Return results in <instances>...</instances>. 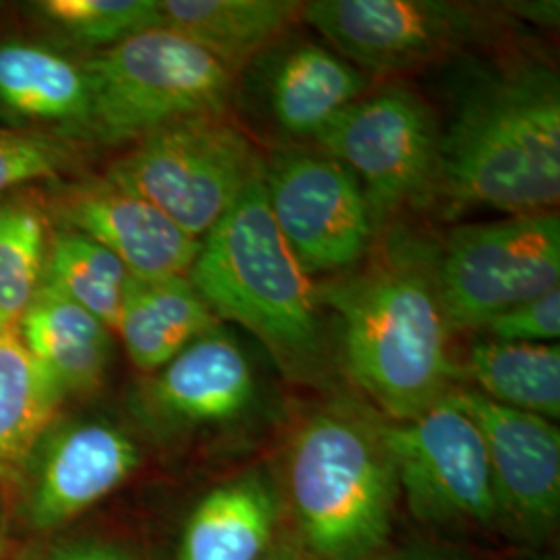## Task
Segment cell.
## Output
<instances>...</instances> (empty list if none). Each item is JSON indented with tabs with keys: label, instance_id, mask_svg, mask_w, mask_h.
<instances>
[{
	"label": "cell",
	"instance_id": "1",
	"mask_svg": "<svg viewBox=\"0 0 560 560\" xmlns=\"http://www.w3.org/2000/svg\"><path fill=\"white\" fill-rule=\"evenodd\" d=\"M339 316L345 374L386 421L418 418L446 399L460 370L436 282V252L393 237L365 266L316 284Z\"/></svg>",
	"mask_w": 560,
	"mask_h": 560
},
{
	"label": "cell",
	"instance_id": "2",
	"mask_svg": "<svg viewBox=\"0 0 560 560\" xmlns=\"http://www.w3.org/2000/svg\"><path fill=\"white\" fill-rule=\"evenodd\" d=\"M436 191L506 217L552 212L560 198V80L515 62L471 83L441 131Z\"/></svg>",
	"mask_w": 560,
	"mask_h": 560
},
{
	"label": "cell",
	"instance_id": "3",
	"mask_svg": "<svg viewBox=\"0 0 560 560\" xmlns=\"http://www.w3.org/2000/svg\"><path fill=\"white\" fill-rule=\"evenodd\" d=\"M187 279L221 322H235L280 370L320 378L328 337L316 284L272 221L261 177L201 240Z\"/></svg>",
	"mask_w": 560,
	"mask_h": 560
},
{
	"label": "cell",
	"instance_id": "4",
	"mask_svg": "<svg viewBox=\"0 0 560 560\" xmlns=\"http://www.w3.org/2000/svg\"><path fill=\"white\" fill-rule=\"evenodd\" d=\"M284 478L307 557L365 560L388 538L399 481L382 420L351 405L307 416L289 442Z\"/></svg>",
	"mask_w": 560,
	"mask_h": 560
},
{
	"label": "cell",
	"instance_id": "5",
	"mask_svg": "<svg viewBox=\"0 0 560 560\" xmlns=\"http://www.w3.org/2000/svg\"><path fill=\"white\" fill-rule=\"evenodd\" d=\"M94 141H138L164 125L224 115L235 73L168 27H150L85 57Z\"/></svg>",
	"mask_w": 560,
	"mask_h": 560
},
{
	"label": "cell",
	"instance_id": "6",
	"mask_svg": "<svg viewBox=\"0 0 560 560\" xmlns=\"http://www.w3.org/2000/svg\"><path fill=\"white\" fill-rule=\"evenodd\" d=\"M261 171L264 159L240 127L224 115H208L164 125L133 141L106 177L203 240Z\"/></svg>",
	"mask_w": 560,
	"mask_h": 560
},
{
	"label": "cell",
	"instance_id": "7",
	"mask_svg": "<svg viewBox=\"0 0 560 560\" xmlns=\"http://www.w3.org/2000/svg\"><path fill=\"white\" fill-rule=\"evenodd\" d=\"M442 310L453 332L488 322L560 287L557 212L457 226L436 252Z\"/></svg>",
	"mask_w": 560,
	"mask_h": 560
},
{
	"label": "cell",
	"instance_id": "8",
	"mask_svg": "<svg viewBox=\"0 0 560 560\" xmlns=\"http://www.w3.org/2000/svg\"><path fill=\"white\" fill-rule=\"evenodd\" d=\"M316 141L358 177L376 229L436 194L441 127L409 88L386 85L363 94Z\"/></svg>",
	"mask_w": 560,
	"mask_h": 560
},
{
	"label": "cell",
	"instance_id": "9",
	"mask_svg": "<svg viewBox=\"0 0 560 560\" xmlns=\"http://www.w3.org/2000/svg\"><path fill=\"white\" fill-rule=\"evenodd\" d=\"M261 183L272 221L310 277H337L368 256L376 222L360 180L339 161L287 145L264 161Z\"/></svg>",
	"mask_w": 560,
	"mask_h": 560
},
{
	"label": "cell",
	"instance_id": "10",
	"mask_svg": "<svg viewBox=\"0 0 560 560\" xmlns=\"http://www.w3.org/2000/svg\"><path fill=\"white\" fill-rule=\"evenodd\" d=\"M382 436L418 520L488 525L499 517L480 428L451 395L413 420H382Z\"/></svg>",
	"mask_w": 560,
	"mask_h": 560
},
{
	"label": "cell",
	"instance_id": "11",
	"mask_svg": "<svg viewBox=\"0 0 560 560\" xmlns=\"http://www.w3.org/2000/svg\"><path fill=\"white\" fill-rule=\"evenodd\" d=\"M301 20L361 73L378 75L453 52L486 25L471 4L444 0H314Z\"/></svg>",
	"mask_w": 560,
	"mask_h": 560
},
{
	"label": "cell",
	"instance_id": "12",
	"mask_svg": "<svg viewBox=\"0 0 560 560\" xmlns=\"http://www.w3.org/2000/svg\"><path fill=\"white\" fill-rule=\"evenodd\" d=\"M140 465L131 436L106 420H57L21 471L23 511L38 532H52L115 492Z\"/></svg>",
	"mask_w": 560,
	"mask_h": 560
},
{
	"label": "cell",
	"instance_id": "13",
	"mask_svg": "<svg viewBox=\"0 0 560 560\" xmlns=\"http://www.w3.org/2000/svg\"><path fill=\"white\" fill-rule=\"evenodd\" d=\"M46 208L52 226L96 241L133 279L187 277L200 252L201 240L106 175L57 185Z\"/></svg>",
	"mask_w": 560,
	"mask_h": 560
},
{
	"label": "cell",
	"instance_id": "14",
	"mask_svg": "<svg viewBox=\"0 0 560 560\" xmlns=\"http://www.w3.org/2000/svg\"><path fill=\"white\" fill-rule=\"evenodd\" d=\"M256 395L249 355L219 326L148 374L136 393V411L148 428L177 434L237 421Z\"/></svg>",
	"mask_w": 560,
	"mask_h": 560
},
{
	"label": "cell",
	"instance_id": "15",
	"mask_svg": "<svg viewBox=\"0 0 560 560\" xmlns=\"http://www.w3.org/2000/svg\"><path fill=\"white\" fill-rule=\"evenodd\" d=\"M451 397L480 428L499 515L541 534L560 513V430L555 421L486 399L478 390Z\"/></svg>",
	"mask_w": 560,
	"mask_h": 560
},
{
	"label": "cell",
	"instance_id": "16",
	"mask_svg": "<svg viewBox=\"0 0 560 560\" xmlns=\"http://www.w3.org/2000/svg\"><path fill=\"white\" fill-rule=\"evenodd\" d=\"M0 122L71 143L94 141L85 57L46 36H0Z\"/></svg>",
	"mask_w": 560,
	"mask_h": 560
},
{
	"label": "cell",
	"instance_id": "17",
	"mask_svg": "<svg viewBox=\"0 0 560 560\" xmlns=\"http://www.w3.org/2000/svg\"><path fill=\"white\" fill-rule=\"evenodd\" d=\"M254 62L264 115L289 140H316L368 88L355 65L318 42L280 38Z\"/></svg>",
	"mask_w": 560,
	"mask_h": 560
},
{
	"label": "cell",
	"instance_id": "18",
	"mask_svg": "<svg viewBox=\"0 0 560 560\" xmlns=\"http://www.w3.org/2000/svg\"><path fill=\"white\" fill-rule=\"evenodd\" d=\"M30 353L57 382L62 397H88L106 378L115 332L94 314L42 284L18 322Z\"/></svg>",
	"mask_w": 560,
	"mask_h": 560
},
{
	"label": "cell",
	"instance_id": "19",
	"mask_svg": "<svg viewBox=\"0 0 560 560\" xmlns=\"http://www.w3.org/2000/svg\"><path fill=\"white\" fill-rule=\"evenodd\" d=\"M219 326L221 320L187 277L131 279L115 335L131 363L143 374H152Z\"/></svg>",
	"mask_w": 560,
	"mask_h": 560
},
{
	"label": "cell",
	"instance_id": "20",
	"mask_svg": "<svg viewBox=\"0 0 560 560\" xmlns=\"http://www.w3.org/2000/svg\"><path fill=\"white\" fill-rule=\"evenodd\" d=\"M301 11L295 0H159L162 27L198 44L235 75L279 42Z\"/></svg>",
	"mask_w": 560,
	"mask_h": 560
},
{
	"label": "cell",
	"instance_id": "21",
	"mask_svg": "<svg viewBox=\"0 0 560 560\" xmlns=\"http://www.w3.org/2000/svg\"><path fill=\"white\" fill-rule=\"evenodd\" d=\"M277 520V497L258 474L222 483L187 520L179 560H264Z\"/></svg>",
	"mask_w": 560,
	"mask_h": 560
},
{
	"label": "cell",
	"instance_id": "22",
	"mask_svg": "<svg viewBox=\"0 0 560 560\" xmlns=\"http://www.w3.org/2000/svg\"><path fill=\"white\" fill-rule=\"evenodd\" d=\"M62 400L18 326H0V483H18L34 446L59 418Z\"/></svg>",
	"mask_w": 560,
	"mask_h": 560
},
{
	"label": "cell",
	"instance_id": "23",
	"mask_svg": "<svg viewBox=\"0 0 560 560\" xmlns=\"http://www.w3.org/2000/svg\"><path fill=\"white\" fill-rule=\"evenodd\" d=\"M465 372L486 399L544 420L560 418L559 342L478 340Z\"/></svg>",
	"mask_w": 560,
	"mask_h": 560
},
{
	"label": "cell",
	"instance_id": "24",
	"mask_svg": "<svg viewBox=\"0 0 560 560\" xmlns=\"http://www.w3.org/2000/svg\"><path fill=\"white\" fill-rule=\"evenodd\" d=\"M52 221L30 187L0 198V326H18L44 284Z\"/></svg>",
	"mask_w": 560,
	"mask_h": 560
},
{
	"label": "cell",
	"instance_id": "25",
	"mask_svg": "<svg viewBox=\"0 0 560 560\" xmlns=\"http://www.w3.org/2000/svg\"><path fill=\"white\" fill-rule=\"evenodd\" d=\"M131 279L122 261L96 241L52 226L44 282L94 314L113 332Z\"/></svg>",
	"mask_w": 560,
	"mask_h": 560
},
{
	"label": "cell",
	"instance_id": "26",
	"mask_svg": "<svg viewBox=\"0 0 560 560\" xmlns=\"http://www.w3.org/2000/svg\"><path fill=\"white\" fill-rule=\"evenodd\" d=\"M46 38L80 52H101L161 25L159 0H38L25 4Z\"/></svg>",
	"mask_w": 560,
	"mask_h": 560
},
{
	"label": "cell",
	"instance_id": "27",
	"mask_svg": "<svg viewBox=\"0 0 560 560\" xmlns=\"http://www.w3.org/2000/svg\"><path fill=\"white\" fill-rule=\"evenodd\" d=\"M78 161L75 143L0 125V198L32 183L57 180Z\"/></svg>",
	"mask_w": 560,
	"mask_h": 560
},
{
	"label": "cell",
	"instance_id": "28",
	"mask_svg": "<svg viewBox=\"0 0 560 560\" xmlns=\"http://www.w3.org/2000/svg\"><path fill=\"white\" fill-rule=\"evenodd\" d=\"M504 342H557L560 337V287L492 318L483 328Z\"/></svg>",
	"mask_w": 560,
	"mask_h": 560
},
{
	"label": "cell",
	"instance_id": "29",
	"mask_svg": "<svg viewBox=\"0 0 560 560\" xmlns=\"http://www.w3.org/2000/svg\"><path fill=\"white\" fill-rule=\"evenodd\" d=\"M46 560H127L117 548L104 544H75L60 548Z\"/></svg>",
	"mask_w": 560,
	"mask_h": 560
},
{
	"label": "cell",
	"instance_id": "30",
	"mask_svg": "<svg viewBox=\"0 0 560 560\" xmlns=\"http://www.w3.org/2000/svg\"><path fill=\"white\" fill-rule=\"evenodd\" d=\"M264 560H314L307 555H303L300 548H293V546H279V548H272Z\"/></svg>",
	"mask_w": 560,
	"mask_h": 560
},
{
	"label": "cell",
	"instance_id": "31",
	"mask_svg": "<svg viewBox=\"0 0 560 560\" xmlns=\"http://www.w3.org/2000/svg\"><path fill=\"white\" fill-rule=\"evenodd\" d=\"M397 560H439L434 559V557H423V555H416V557H405V559Z\"/></svg>",
	"mask_w": 560,
	"mask_h": 560
},
{
	"label": "cell",
	"instance_id": "32",
	"mask_svg": "<svg viewBox=\"0 0 560 560\" xmlns=\"http://www.w3.org/2000/svg\"><path fill=\"white\" fill-rule=\"evenodd\" d=\"M2 502H0V557H2Z\"/></svg>",
	"mask_w": 560,
	"mask_h": 560
}]
</instances>
